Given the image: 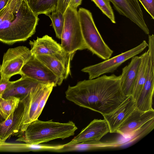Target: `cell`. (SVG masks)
<instances>
[{"label":"cell","instance_id":"obj_15","mask_svg":"<svg viewBox=\"0 0 154 154\" xmlns=\"http://www.w3.org/2000/svg\"><path fill=\"white\" fill-rule=\"evenodd\" d=\"M154 90V66H147L146 79L142 89L135 100V108L142 112L154 110L152 107Z\"/></svg>","mask_w":154,"mask_h":154},{"label":"cell","instance_id":"obj_9","mask_svg":"<svg viewBox=\"0 0 154 154\" xmlns=\"http://www.w3.org/2000/svg\"><path fill=\"white\" fill-rule=\"evenodd\" d=\"M109 0L120 14L129 19L146 34H149V31L145 21L138 0Z\"/></svg>","mask_w":154,"mask_h":154},{"label":"cell","instance_id":"obj_5","mask_svg":"<svg viewBox=\"0 0 154 154\" xmlns=\"http://www.w3.org/2000/svg\"><path fill=\"white\" fill-rule=\"evenodd\" d=\"M64 15V23L60 44L63 50L68 54H74L77 50L87 49L77 10L68 7Z\"/></svg>","mask_w":154,"mask_h":154},{"label":"cell","instance_id":"obj_26","mask_svg":"<svg viewBox=\"0 0 154 154\" xmlns=\"http://www.w3.org/2000/svg\"><path fill=\"white\" fill-rule=\"evenodd\" d=\"M13 81H10L9 79L0 78V97L2 96L6 90L12 83Z\"/></svg>","mask_w":154,"mask_h":154},{"label":"cell","instance_id":"obj_3","mask_svg":"<svg viewBox=\"0 0 154 154\" xmlns=\"http://www.w3.org/2000/svg\"><path fill=\"white\" fill-rule=\"evenodd\" d=\"M78 129L72 121L60 123L50 120L47 121L38 119L21 127L14 136L16 141L29 144H38L57 139L62 140L74 135Z\"/></svg>","mask_w":154,"mask_h":154},{"label":"cell","instance_id":"obj_20","mask_svg":"<svg viewBox=\"0 0 154 154\" xmlns=\"http://www.w3.org/2000/svg\"><path fill=\"white\" fill-rule=\"evenodd\" d=\"M141 56V61L131 95L135 100L141 92L146 79L149 57L148 51H145Z\"/></svg>","mask_w":154,"mask_h":154},{"label":"cell","instance_id":"obj_13","mask_svg":"<svg viewBox=\"0 0 154 154\" xmlns=\"http://www.w3.org/2000/svg\"><path fill=\"white\" fill-rule=\"evenodd\" d=\"M154 118V110L142 112L135 108L119 126L116 132L124 136H132L144 124Z\"/></svg>","mask_w":154,"mask_h":154},{"label":"cell","instance_id":"obj_32","mask_svg":"<svg viewBox=\"0 0 154 154\" xmlns=\"http://www.w3.org/2000/svg\"><path fill=\"white\" fill-rule=\"evenodd\" d=\"M0 66H1V64H0Z\"/></svg>","mask_w":154,"mask_h":154},{"label":"cell","instance_id":"obj_12","mask_svg":"<svg viewBox=\"0 0 154 154\" xmlns=\"http://www.w3.org/2000/svg\"><path fill=\"white\" fill-rule=\"evenodd\" d=\"M109 132V127L105 119H94L70 141L65 144L73 145L89 141L97 142Z\"/></svg>","mask_w":154,"mask_h":154},{"label":"cell","instance_id":"obj_28","mask_svg":"<svg viewBox=\"0 0 154 154\" xmlns=\"http://www.w3.org/2000/svg\"><path fill=\"white\" fill-rule=\"evenodd\" d=\"M10 0H0V11L5 7Z\"/></svg>","mask_w":154,"mask_h":154},{"label":"cell","instance_id":"obj_7","mask_svg":"<svg viewBox=\"0 0 154 154\" xmlns=\"http://www.w3.org/2000/svg\"><path fill=\"white\" fill-rule=\"evenodd\" d=\"M32 56L30 50L24 46L9 48L4 53L0 68V78L9 79L21 75L23 66Z\"/></svg>","mask_w":154,"mask_h":154},{"label":"cell","instance_id":"obj_19","mask_svg":"<svg viewBox=\"0 0 154 154\" xmlns=\"http://www.w3.org/2000/svg\"><path fill=\"white\" fill-rule=\"evenodd\" d=\"M41 83L35 79L22 75L20 79L13 81L5 91L2 97L6 98L9 96H15L20 100L27 95L32 89Z\"/></svg>","mask_w":154,"mask_h":154},{"label":"cell","instance_id":"obj_30","mask_svg":"<svg viewBox=\"0 0 154 154\" xmlns=\"http://www.w3.org/2000/svg\"><path fill=\"white\" fill-rule=\"evenodd\" d=\"M28 4V3L29 2V0H24Z\"/></svg>","mask_w":154,"mask_h":154},{"label":"cell","instance_id":"obj_10","mask_svg":"<svg viewBox=\"0 0 154 154\" xmlns=\"http://www.w3.org/2000/svg\"><path fill=\"white\" fill-rule=\"evenodd\" d=\"M74 54H67L56 55L43 54L34 56L45 64L58 78V85L70 75L71 61Z\"/></svg>","mask_w":154,"mask_h":154},{"label":"cell","instance_id":"obj_22","mask_svg":"<svg viewBox=\"0 0 154 154\" xmlns=\"http://www.w3.org/2000/svg\"><path fill=\"white\" fill-rule=\"evenodd\" d=\"M20 100L19 98L15 96L0 97V107L6 119L18 107Z\"/></svg>","mask_w":154,"mask_h":154},{"label":"cell","instance_id":"obj_23","mask_svg":"<svg viewBox=\"0 0 154 154\" xmlns=\"http://www.w3.org/2000/svg\"><path fill=\"white\" fill-rule=\"evenodd\" d=\"M51 13L47 16L51 20L56 37L61 39L64 23V15L58 11H55Z\"/></svg>","mask_w":154,"mask_h":154},{"label":"cell","instance_id":"obj_25","mask_svg":"<svg viewBox=\"0 0 154 154\" xmlns=\"http://www.w3.org/2000/svg\"><path fill=\"white\" fill-rule=\"evenodd\" d=\"M144 9L154 19V0H138Z\"/></svg>","mask_w":154,"mask_h":154},{"label":"cell","instance_id":"obj_14","mask_svg":"<svg viewBox=\"0 0 154 154\" xmlns=\"http://www.w3.org/2000/svg\"><path fill=\"white\" fill-rule=\"evenodd\" d=\"M135 101L131 95L127 98L114 111L103 115L106 122L109 132L114 133L135 108Z\"/></svg>","mask_w":154,"mask_h":154},{"label":"cell","instance_id":"obj_1","mask_svg":"<svg viewBox=\"0 0 154 154\" xmlns=\"http://www.w3.org/2000/svg\"><path fill=\"white\" fill-rule=\"evenodd\" d=\"M121 75H103L93 79L69 85L65 92L67 99L83 107L98 112L103 116L116 109L128 97L121 85Z\"/></svg>","mask_w":154,"mask_h":154},{"label":"cell","instance_id":"obj_16","mask_svg":"<svg viewBox=\"0 0 154 154\" xmlns=\"http://www.w3.org/2000/svg\"><path fill=\"white\" fill-rule=\"evenodd\" d=\"M24 107L20 100L18 107L5 120L0 122V140L6 141L17 133L21 126Z\"/></svg>","mask_w":154,"mask_h":154},{"label":"cell","instance_id":"obj_21","mask_svg":"<svg viewBox=\"0 0 154 154\" xmlns=\"http://www.w3.org/2000/svg\"><path fill=\"white\" fill-rule=\"evenodd\" d=\"M58 0H29L28 4L36 15H46L56 10Z\"/></svg>","mask_w":154,"mask_h":154},{"label":"cell","instance_id":"obj_4","mask_svg":"<svg viewBox=\"0 0 154 154\" xmlns=\"http://www.w3.org/2000/svg\"><path fill=\"white\" fill-rule=\"evenodd\" d=\"M78 12L82 34L87 49L103 60L110 58L113 51L103 39L91 12L83 8H79Z\"/></svg>","mask_w":154,"mask_h":154},{"label":"cell","instance_id":"obj_17","mask_svg":"<svg viewBox=\"0 0 154 154\" xmlns=\"http://www.w3.org/2000/svg\"><path fill=\"white\" fill-rule=\"evenodd\" d=\"M30 51L32 55L47 54L55 55L68 54L63 49L61 45L48 35L41 38L37 37L33 41H30Z\"/></svg>","mask_w":154,"mask_h":154},{"label":"cell","instance_id":"obj_2","mask_svg":"<svg viewBox=\"0 0 154 154\" xmlns=\"http://www.w3.org/2000/svg\"><path fill=\"white\" fill-rule=\"evenodd\" d=\"M39 19L24 0H10L0 11V41L12 45L34 34Z\"/></svg>","mask_w":154,"mask_h":154},{"label":"cell","instance_id":"obj_11","mask_svg":"<svg viewBox=\"0 0 154 154\" xmlns=\"http://www.w3.org/2000/svg\"><path fill=\"white\" fill-rule=\"evenodd\" d=\"M51 85H53L41 83L32 89L27 95L20 99L24 107L20 128L35 120L40 102L45 93Z\"/></svg>","mask_w":154,"mask_h":154},{"label":"cell","instance_id":"obj_29","mask_svg":"<svg viewBox=\"0 0 154 154\" xmlns=\"http://www.w3.org/2000/svg\"><path fill=\"white\" fill-rule=\"evenodd\" d=\"M6 119V117L0 107V122L5 120Z\"/></svg>","mask_w":154,"mask_h":154},{"label":"cell","instance_id":"obj_18","mask_svg":"<svg viewBox=\"0 0 154 154\" xmlns=\"http://www.w3.org/2000/svg\"><path fill=\"white\" fill-rule=\"evenodd\" d=\"M130 63L122 69L121 85L124 94L132 95L136 79L141 60V56H135L131 58Z\"/></svg>","mask_w":154,"mask_h":154},{"label":"cell","instance_id":"obj_31","mask_svg":"<svg viewBox=\"0 0 154 154\" xmlns=\"http://www.w3.org/2000/svg\"><path fill=\"white\" fill-rule=\"evenodd\" d=\"M61 0H58L57 3H58V2H60V1Z\"/></svg>","mask_w":154,"mask_h":154},{"label":"cell","instance_id":"obj_6","mask_svg":"<svg viewBox=\"0 0 154 154\" xmlns=\"http://www.w3.org/2000/svg\"><path fill=\"white\" fill-rule=\"evenodd\" d=\"M148 46V44L143 40L140 44L131 49L103 62L85 67L81 71L88 73L90 79L106 73L113 72L123 63L141 53Z\"/></svg>","mask_w":154,"mask_h":154},{"label":"cell","instance_id":"obj_8","mask_svg":"<svg viewBox=\"0 0 154 154\" xmlns=\"http://www.w3.org/2000/svg\"><path fill=\"white\" fill-rule=\"evenodd\" d=\"M35 79L43 84L58 85L57 77L45 64L32 55L23 66L21 75Z\"/></svg>","mask_w":154,"mask_h":154},{"label":"cell","instance_id":"obj_24","mask_svg":"<svg viewBox=\"0 0 154 154\" xmlns=\"http://www.w3.org/2000/svg\"><path fill=\"white\" fill-rule=\"evenodd\" d=\"M92 1L112 23H116L115 16L109 0H92Z\"/></svg>","mask_w":154,"mask_h":154},{"label":"cell","instance_id":"obj_27","mask_svg":"<svg viewBox=\"0 0 154 154\" xmlns=\"http://www.w3.org/2000/svg\"><path fill=\"white\" fill-rule=\"evenodd\" d=\"M82 0H70L68 7L75 10L81 5Z\"/></svg>","mask_w":154,"mask_h":154}]
</instances>
